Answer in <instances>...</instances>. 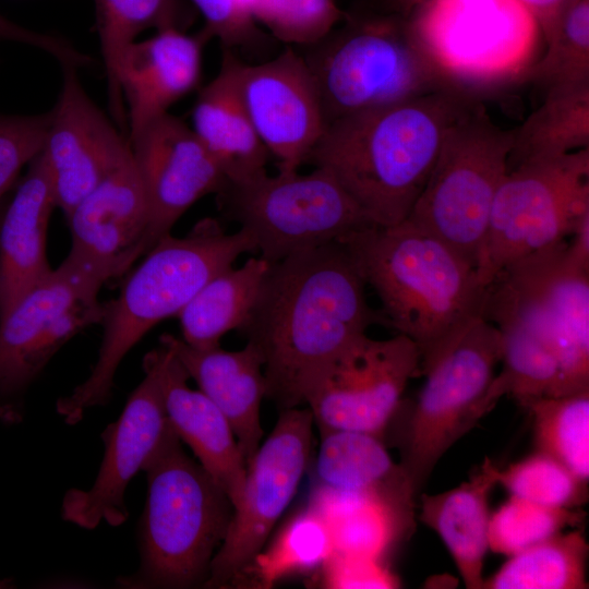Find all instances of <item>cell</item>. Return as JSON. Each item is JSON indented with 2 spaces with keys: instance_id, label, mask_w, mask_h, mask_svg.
I'll return each mask as SVG.
<instances>
[{
  "instance_id": "49",
  "label": "cell",
  "mask_w": 589,
  "mask_h": 589,
  "mask_svg": "<svg viewBox=\"0 0 589 589\" xmlns=\"http://www.w3.org/2000/svg\"><path fill=\"white\" fill-rule=\"evenodd\" d=\"M1 211H2V205H1V200H0V218H1Z\"/></svg>"
},
{
  "instance_id": "21",
  "label": "cell",
  "mask_w": 589,
  "mask_h": 589,
  "mask_svg": "<svg viewBox=\"0 0 589 589\" xmlns=\"http://www.w3.org/2000/svg\"><path fill=\"white\" fill-rule=\"evenodd\" d=\"M207 39L170 27L136 40L124 52L119 85L129 137L193 91L201 79L202 50Z\"/></svg>"
},
{
  "instance_id": "7",
  "label": "cell",
  "mask_w": 589,
  "mask_h": 589,
  "mask_svg": "<svg viewBox=\"0 0 589 589\" xmlns=\"http://www.w3.org/2000/svg\"><path fill=\"white\" fill-rule=\"evenodd\" d=\"M302 55L326 125L446 88L398 13L350 17Z\"/></svg>"
},
{
  "instance_id": "24",
  "label": "cell",
  "mask_w": 589,
  "mask_h": 589,
  "mask_svg": "<svg viewBox=\"0 0 589 589\" xmlns=\"http://www.w3.org/2000/svg\"><path fill=\"white\" fill-rule=\"evenodd\" d=\"M0 320L52 268L46 243L55 195L41 152L13 194L1 199Z\"/></svg>"
},
{
  "instance_id": "6",
  "label": "cell",
  "mask_w": 589,
  "mask_h": 589,
  "mask_svg": "<svg viewBox=\"0 0 589 589\" xmlns=\"http://www.w3.org/2000/svg\"><path fill=\"white\" fill-rule=\"evenodd\" d=\"M446 88L472 98L527 79L540 27L517 0H426L406 16Z\"/></svg>"
},
{
  "instance_id": "25",
  "label": "cell",
  "mask_w": 589,
  "mask_h": 589,
  "mask_svg": "<svg viewBox=\"0 0 589 589\" xmlns=\"http://www.w3.org/2000/svg\"><path fill=\"white\" fill-rule=\"evenodd\" d=\"M239 63L231 50L225 51L217 75L196 97L191 127L228 182L233 183L265 172L271 156L241 98Z\"/></svg>"
},
{
  "instance_id": "27",
  "label": "cell",
  "mask_w": 589,
  "mask_h": 589,
  "mask_svg": "<svg viewBox=\"0 0 589 589\" xmlns=\"http://www.w3.org/2000/svg\"><path fill=\"white\" fill-rule=\"evenodd\" d=\"M320 436L314 459L317 484L366 493L397 507L414 509L410 481L382 437L352 430L324 431Z\"/></svg>"
},
{
  "instance_id": "9",
  "label": "cell",
  "mask_w": 589,
  "mask_h": 589,
  "mask_svg": "<svg viewBox=\"0 0 589 589\" xmlns=\"http://www.w3.org/2000/svg\"><path fill=\"white\" fill-rule=\"evenodd\" d=\"M223 215L254 241L268 264L294 253L341 240L375 225L327 170L314 167L267 171L228 182L217 194Z\"/></svg>"
},
{
  "instance_id": "19",
  "label": "cell",
  "mask_w": 589,
  "mask_h": 589,
  "mask_svg": "<svg viewBox=\"0 0 589 589\" xmlns=\"http://www.w3.org/2000/svg\"><path fill=\"white\" fill-rule=\"evenodd\" d=\"M65 217L72 238L68 255L107 280L148 252V204L130 144Z\"/></svg>"
},
{
  "instance_id": "48",
  "label": "cell",
  "mask_w": 589,
  "mask_h": 589,
  "mask_svg": "<svg viewBox=\"0 0 589 589\" xmlns=\"http://www.w3.org/2000/svg\"><path fill=\"white\" fill-rule=\"evenodd\" d=\"M3 587H7V582H5V581H2V580H0V588H3Z\"/></svg>"
},
{
  "instance_id": "20",
  "label": "cell",
  "mask_w": 589,
  "mask_h": 589,
  "mask_svg": "<svg viewBox=\"0 0 589 589\" xmlns=\"http://www.w3.org/2000/svg\"><path fill=\"white\" fill-rule=\"evenodd\" d=\"M63 80L41 151L56 206L64 215L107 175L129 145L85 92L74 65Z\"/></svg>"
},
{
  "instance_id": "15",
  "label": "cell",
  "mask_w": 589,
  "mask_h": 589,
  "mask_svg": "<svg viewBox=\"0 0 589 589\" xmlns=\"http://www.w3.org/2000/svg\"><path fill=\"white\" fill-rule=\"evenodd\" d=\"M420 364V351L407 336L373 339L363 334L311 385L304 406L318 432L352 430L383 438Z\"/></svg>"
},
{
  "instance_id": "1",
  "label": "cell",
  "mask_w": 589,
  "mask_h": 589,
  "mask_svg": "<svg viewBox=\"0 0 589 589\" xmlns=\"http://www.w3.org/2000/svg\"><path fill=\"white\" fill-rule=\"evenodd\" d=\"M365 286L339 241L268 265L238 330L260 350L266 398L279 410L304 406L322 372L371 325L386 324Z\"/></svg>"
},
{
  "instance_id": "34",
  "label": "cell",
  "mask_w": 589,
  "mask_h": 589,
  "mask_svg": "<svg viewBox=\"0 0 589 589\" xmlns=\"http://www.w3.org/2000/svg\"><path fill=\"white\" fill-rule=\"evenodd\" d=\"M500 330L502 370L494 375L488 397L497 402L510 395L521 405L532 398L555 396L558 363L551 349L517 318L494 314L485 317Z\"/></svg>"
},
{
  "instance_id": "40",
  "label": "cell",
  "mask_w": 589,
  "mask_h": 589,
  "mask_svg": "<svg viewBox=\"0 0 589 589\" xmlns=\"http://www.w3.org/2000/svg\"><path fill=\"white\" fill-rule=\"evenodd\" d=\"M48 123V112L0 113V200L11 190L23 167L43 151Z\"/></svg>"
},
{
  "instance_id": "17",
  "label": "cell",
  "mask_w": 589,
  "mask_h": 589,
  "mask_svg": "<svg viewBox=\"0 0 589 589\" xmlns=\"http://www.w3.org/2000/svg\"><path fill=\"white\" fill-rule=\"evenodd\" d=\"M238 84L254 130L278 160V170H298L306 164L326 120L303 56L287 47L257 64L240 60Z\"/></svg>"
},
{
  "instance_id": "39",
  "label": "cell",
  "mask_w": 589,
  "mask_h": 589,
  "mask_svg": "<svg viewBox=\"0 0 589 589\" xmlns=\"http://www.w3.org/2000/svg\"><path fill=\"white\" fill-rule=\"evenodd\" d=\"M347 15L335 0H261L253 12L273 38L305 48L323 40Z\"/></svg>"
},
{
  "instance_id": "44",
  "label": "cell",
  "mask_w": 589,
  "mask_h": 589,
  "mask_svg": "<svg viewBox=\"0 0 589 589\" xmlns=\"http://www.w3.org/2000/svg\"><path fill=\"white\" fill-rule=\"evenodd\" d=\"M536 19L544 43L554 33L560 20L572 0H517Z\"/></svg>"
},
{
  "instance_id": "33",
  "label": "cell",
  "mask_w": 589,
  "mask_h": 589,
  "mask_svg": "<svg viewBox=\"0 0 589 589\" xmlns=\"http://www.w3.org/2000/svg\"><path fill=\"white\" fill-rule=\"evenodd\" d=\"M587 558L584 531L561 532L508 556L482 589H585Z\"/></svg>"
},
{
  "instance_id": "26",
  "label": "cell",
  "mask_w": 589,
  "mask_h": 589,
  "mask_svg": "<svg viewBox=\"0 0 589 589\" xmlns=\"http://www.w3.org/2000/svg\"><path fill=\"white\" fill-rule=\"evenodd\" d=\"M497 468L485 457L468 481L437 494L420 496L419 520L441 538L468 589H482L484 580L489 498L497 484Z\"/></svg>"
},
{
  "instance_id": "5",
  "label": "cell",
  "mask_w": 589,
  "mask_h": 589,
  "mask_svg": "<svg viewBox=\"0 0 589 589\" xmlns=\"http://www.w3.org/2000/svg\"><path fill=\"white\" fill-rule=\"evenodd\" d=\"M147 498L140 521V566L117 584L131 589L205 587L233 515L213 477L184 452L168 425L146 459Z\"/></svg>"
},
{
  "instance_id": "23",
  "label": "cell",
  "mask_w": 589,
  "mask_h": 589,
  "mask_svg": "<svg viewBox=\"0 0 589 589\" xmlns=\"http://www.w3.org/2000/svg\"><path fill=\"white\" fill-rule=\"evenodd\" d=\"M157 348L167 419L201 466L224 489L235 508L247 472L237 436L219 408L200 389L188 385L190 377L172 350L163 342Z\"/></svg>"
},
{
  "instance_id": "2",
  "label": "cell",
  "mask_w": 589,
  "mask_h": 589,
  "mask_svg": "<svg viewBox=\"0 0 589 589\" xmlns=\"http://www.w3.org/2000/svg\"><path fill=\"white\" fill-rule=\"evenodd\" d=\"M474 98L441 88L329 122L306 164L327 170L371 221L405 220L449 127Z\"/></svg>"
},
{
  "instance_id": "30",
  "label": "cell",
  "mask_w": 589,
  "mask_h": 589,
  "mask_svg": "<svg viewBox=\"0 0 589 589\" xmlns=\"http://www.w3.org/2000/svg\"><path fill=\"white\" fill-rule=\"evenodd\" d=\"M100 52L108 83L110 110L127 123L119 85V67L127 49L146 29H183L191 13L182 0H95Z\"/></svg>"
},
{
  "instance_id": "32",
  "label": "cell",
  "mask_w": 589,
  "mask_h": 589,
  "mask_svg": "<svg viewBox=\"0 0 589 589\" xmlns=\"http://www.w3.org/2000/svg\"><path fill=\"white\" fill-rule=\"evenodd\" d=\"M589 148V84L545 91L542 104L514 129L516 164Z\"/></svg>"
},
{
  "instance_id": "28",
  "label": "cell",
  "mask_w": 589,
  "mask_h": 589,
  "mask_svg": "<svg viewBox=\"0 0 589 589\" xmlns=\"http://www.w3.org/2000/svg\"><path fill=\"white\" fill-rule=\"evenodd\" d=\"M327 524L334 551L385 561L411 531L413 510L397 507L366 493L317 484L309 500Z\"/></svg>"
},
{
  "instance_id": "43",
  "label": "cell",
  "mask_w": 589,
  "mask_h": 589,
  "mask_svg": "<svg viewBox=\"0 0 589 589\" xmlns=\"http://www.w3.org/2000/svg\"><path fill=\"white\" fill-rule=\"evenodd\" d=\"M0 39L38 48L53 57L60 65L72 64L82 68L89 65L92 62L89 56L81 52L67 40L20 26L1 14Z\"/></svg>"
},
{
  "instance_id": "4",
  "label": "cell",
  "mask_w": 589,
  "mask_h": 589,
  "mask_svg": "<svg viewBox=\"0 0 589 589\" xmlns=\"http://www.w3.org/2000/svg\"><path fill=\"white\" fill-rule=\"evenodd\" d=\"M256 252L243 230L226 232L219 220H199L183 237L167 235L127 278L120 294L105 303L104 335L87 378L58 399L56 409L68 424L108 402L124 356L157 323L177 316L214 276L233 266L239 256Z\"/></svg>"
},
{
  "instance_id": "3",
  "label": "cell",
  "mask_w": 589,
  "mask_h": 589,
  "mask_svg": "<svg viewBox=\"0 0 589 589\" xmlns=\"http://www.w3.org/2000/svg\"><path fill=\"white\" fill-rule=\"evenodd\" d=\"M339 242L376 292L386 325L417 345L421 364L483 315L486 287L476 268L410 220L371 225Z\"/></svg>"
},
{
  "instance_id": "41",
  "label": "cell",
  "mask_w": 589,
  "mask_h": 589,
  "mask_svg": "<svg viewBox=\"0 0 589 589\" xmlns=\"http://www.w3.org/2000/svg\"><path fill=\"white\" fill-rule=\"evenodd\" d=\"M202 14L205 26L201 34L216 37L226 50L249 48L266 41V35L237 0H190Z\"/></svg>"
},
{
  "instance_id": "13",
  "label": "cell",
  "mask_w": 589,
  "mask_h": 589,
  "mask_svg": "<svg viewBox=\"0 0 589 589\" xmlns=\"http://www.w3.org/2000/svg\"><path fill=\"white\" fill-rule=\"evenodd\" d=\"M106 277L68 255L0 320V417L52 356L83 328L101 323Z\"/></svg>"
},
{
  "instance_id": "38",
  "label": "cell",
  "mask_w": 589,
  "mask_h": 589,
  "mask_svg": "<svg viewBox=\"0 0 589 589\" xmlns=\"http://www.w3.org/2000/svg\"><path fill=\"white\" fill-rule=\"evenodd\" d=\"M496 478L512 496L536 504L577 508L587 501V483L539 450L505 469L497 468Z\"/></svg>"
},
{
  "instance_id": "36",
  "label": "cell",
  "mask_w": 589,
  "mask_h": 589,
  "mask_svg": "<svg viewBox=\"0 0 589 589\" xmlns=\"http://www.w3.org/2000/svg\"><path fill=\"white\" fill-rule=\"evenodd\" d=\"M527 79L545 91L589 84V0H572Z\"/></svg>"
},
{
  "instance_id": "31",
  "label": "cell",
  "mask_w": 589,
  "mask_h": 589,
  "mask_svg": "<svg viewBox=\"0 0 589 589\" xmlns=\"http://www.w3.org/2000/svg\"><path fill=\"white\" fill-rule=\"evenodd\" d=\"M333 553L334 542L326 521L306 505L267 540L235 587L271 589L287 577L315 574Z\"/></svg>"
},
{
  "instance_id": "14",
  "label": "cell",
  "mask_w": 589,
  "mask_h": 589,
  "mask_svg": "<svg viewBox=\"0 0 589 589\" xmlns=\"http://www.w3.org/2000/svg\"><path fill=\"white\" fill-rule=\"evenodd\" d=\"M314 420L306 406L280 410L247 462L242 494L205 588H233L290 505L312 459Z\"/></svg>"
},
{
  "instance_id": "47",
  "label": "cell",
  "mask_w": 589,
  "mask_h": 589,
  "mask_svg": "<svg viewBox=\"0 0 589 589\" xmlns=\"http://www.w3.org/2000/svg\"><path fill=\"white\" fill-rule=\"evenodd\" d=\"M240 7L253 17V12L261 2V0H237ZM254 19V17H253Z\"/></svg>"
},
{
  "instance_id": "29",
  "label": "cell",
  "mask_w": 589,
  "mask_h": 589,
  "mask_svg": "<svg viewBox=\"0 0 589 589\" xmlns=\"http://www.w3.org/2000/svg\"><path fill=\"white\" fill-rule=\"evenodd\" d=\"M268 265L261 256L251 257L209 279L177 315L181 339L200 349L220 346L221 337L248 318Z\"/></svg>"
},
{
  "instance_id": "16",
  "label": "cell",
  "mask_w": 589,
  "mask_h": 589,
  "mask_svg": "<svg viewBox=\"0 0 589 589\" xmlns=\"http://www.w3.org/2000/svg\"><path fill=\"white\" fill-rule=\"evenodd\" d=\"M143 369L145 376L120 417L101 434L105 455L94 483L88 490L71 489L63 497L62 518L81 528L91 530L103 521L112 527L125 522L128 484L142 470L169 425L158 348L144 357Z\"/></svg>"
},
{
  "instance_id": "11",
  "label": "cell",
  "mask_w": 589,
  "mask_h": 589,
  "mask_svg": "<svg viewBox=\"0 0 589 589\" xmlns=\"http://www.w3.org/2000/svg\"><path fill=\"white\" fill-rule=\"evenodd\" d=\"M589 212V148L522 160L493 202L476 271L484 287L512 263L570 236Z\"/></svg>"
},
{
  "instance_id": "46",
  "label": "cell",
  "mask_w": 589,
  "mask_h": 589,
  "mask_svg": "<svg viewBox=\"0 0 589 589\" xmlns=\"http://www.w3.org/2000/svg\"><path fill=\"white\" fill-rule=\"evenodd\" d=\"M395 13L407 16L426 0H387Z\"/></svg>"
},
{
  "instance_id": "22",
  "label": "cell",
  "mask_w": 589,
  "mask_h": 589,
  "mask_svg": "<svg viewBox=\"0 0 589 589\" xmlns=\"http://www.w3.org/2000/svg\"><path fill=\"white\" fill-rule=\"evenodd\" d=\"M159 342L172 350L189 377L225 414L248 462L264 436L261 405L266 381L260 350L248 341L235 351L220 346L200 349L171 334L161 335Z\"/></svg>"
},
{
  "instance_id": "18",
  "label": "cell",
  "mask_w": 589,
  "mask_h": 589,
  "mask_svg": "<svg viewBox=\"0 0 589 589\" xmlns=\"http://www.w3.org/2000/svg\"><path fill=\"white\" fill-rule=\"evenodd\" d=\"M149 212L148 251L200 199L228 180L191 127L167 112L129 137Z\"/></svg>"
},
{
  "instance_id": "8",
  "label": "cell",
  "mask_w": 589,
  "mask_h": 589,
  "mask_svg": "<svg viewBox=\"0 0 589 589\" xmlns=\"http://www.w3.org/2000/svg\"><path fill=\"white\" fill-rule=\"evenodd\" d=\"M514 129L497 127L478 103L449 127L406 219L452 247L474 268L496 192L509 170Z\"/></svg>"
},
{
  "instance_id": "10",
  "label": "cell",
  "mask_w": 589,
  "mask_h": 589,
  "mask_svg": "<svg viewBox=\"0 0 589 589\" xmlns=\"http://www.w3.org/2000/svg\"><path fill=\"white\" fill-rule=\"evenodd\" d=\"M501 354L500 330L481 315L421 364L425 382L399 462L416 495L447 450L495 406L488 389Z\"/></svg>"
},
{
  "instance_id": "45",
  "label": "cell",
  "mask_w": 589,
  "mask_h": 589,
  "mask_svg": "<svg viewBox=\"0 0 589 589\" xmlns=\"http://www.w3.org/2000/svg\"><path fill=\"white\" fill-rule=\"evenodd\" d=\"M572 241L566 244V256L576 266L589 271V212L577 221Z\"/></svg>"
},
{
  "instance_id": "12",
  "label": "cell",
  "mask_w": 589,
  "mask_h": 589,
  "mask_svg": "<svg viewBox=\"0 0 589 589\" xmlns=\"http://www.w3.org/2000/svg\"><path fill=\"white\" fill-rule=\"evenodd\" d=\"M561 241L502 269L486 287L483 316L525 324L558 363L555 396L589 390V271L566 256Z\"/></svg>"
},
{
  "instance_id": "35",
  "label": "cell",
  "mask_w": 589,
  "mask_h": 589,
  "mask_svg": "<svg viewBox=\"0 0 589 589\" xmlns=\"http://www.w3.org/2000/svg\"><path fill=\"white\" fill-rule=\"evenodd\" d=\"M531 413L537 450L589 479V390L566 396H543L522 404Z\"/></svg>"
},
{
  "instance_id": "42",
  "label": "cell",
  "mask_w": 589,
  "mask_h": 589,
  "mask_svg": "<svg viewBox=\"0 0 589 589\" xmlns=\"http://www.w3.org/2000/svg\"><path fill=\"white\" fill-rule=\"evenodd\" d=\"M315 574L317 585L330 589H392L400 585L385 561L335 551Z\"/></svg>"
},
{
  "instance_id": "37",
  "label": "cell",
  "mask_w": 589,
  "mask_h": 589,
  "mask_svg": "<svg viewBox=\"0 0 589 589\" xmlns=\"http://www.w3.org/2000/svg\"><path fill=\"white\" fill-rule=\"evenodd\" d=\"M584 513L576 508H558L512 496L490 515L489 550L512 556L538 544L565 528L578 527Z\"/></svg>"
}]
</instances>
